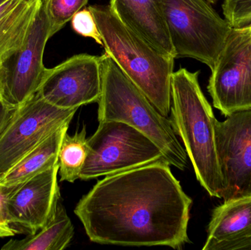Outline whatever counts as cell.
Instances as JSON below:
<instances>
[{
  "label": "cell",
  "mask_w": 251,
  "mask_h": 250,
  "mask_svg": "<svg viewBox=\"0 0 251 250\" xmlns=\"http://www.w3.org/2000/svg\"><path fill=\"white\" fill-rule=\"evenodd\" d=\"M159 161L166 160L147 136L122 122H100L87 139L86 158L79 179H97Z\"/></svg>",
  "instance_id": "8992f818"
},
{
  "label": "cell",
  "mask_w": 251,
  "mask_h": 250,
  "mask_svg": "<svg viewBox=\"0 0 251 250\" xmlns=\"http://www.w3.org/2000/svg\"><path fill=\"white\" fill-rule=\"evenodd\" d=\"M69 125H65L43 141L17 164L0 176V184L19 186L58 164L59 151Z\"/></svg>",
  "instance_id": "2e32d148"
},
{
  "label": "cell",
  "mask_w": 251,
  "mask_h": 250,
  "mask_svg": "<svg viewBox=\"0 0 251 250\" xmlns=\"http://www.w3.org/2000/svg\"><path fill=\"white\" fill-rule=\"evenodd\" d=\"M50 38V25L42 3L25 45L0 68V92L13 107H20L39 89L47 69L43 59Z\"/></svg>",
  "instance_id": "30bf717a"
},
{
  "label": "cell",
  "mask_w": 251,
  "mask_h": 250,
  "mask_svg": "<svg viewBox=\"0 0 251 250\" xmlns=\"http://www.w3.org/2000/svg\"><path fill=\"white\" fill-rule=\"evenodd\" d=\"M176 58L194 59L212 70L231 27L206 0H159Z\"/></svg>",
  "instance_id": "5b68a950"
},
{
  "label": "cell",
  "mask_w": 251,
  "mask_h": 250,
  "mask_svg": "<svg viewBox=\"0 0 251 250\" xmlns=\"http://www.w3.org/2000/svg\"><path fill=\"white\" fill-rule=\"evenodd\" d=\"M27 1H35V0H27Z\"/></svg>",
  "instance_id": "d4e9b609"
},
{
  "label": "cell",
  "mask_w": 251,
  "mask_h": 250,
  "mask_svg": "<svg viewBox=\"0 0 251 250\" xmlns=\"http://www.w3.org/2000/svg\"><path fill=\"white\" fill-rule=\"evenodd\" d=\"M88 8L101 34L104 54L114 60L161 114L168 117L175 57L127 27L110 6L95 4Z\"/></svg>",
  "instance_id": "3957f363"
},
{
  "label": "cell",
  "mask_w": 251,
  "mask_h": 250,
  "mask_svg": "<svg viewBox=\"0 0 251 250\" xmlns=\"http://www.w3.org/2000/svg\"><path fill=\"white\" fill-rule=\"evenodd\" d=\"M43 0H0V65L25 45Z\"/></svg>",
  "instance_id": "9a60e30c"
},
{
  "label": "cell",
  "mask_w": 251,
  "mask_h": 250,
  "mask_svg": "<svg viewBox=\"0 0 251 250\" xmlns=\"http://www.w3.org/2000/svg\"><path fill=\"white\" fill-rule=\"evenodd\" d=\"M249 26H250V28H251V24H250V25H249Z\"/></svg>",
  "instance_id": "4316f807"
},
{
  "label": "cell",
  "mask_w": 251,
  "mask_h": 250,
  "mask_svg": "<svg viewBox=\"0 0 251 250\" xmlns=\"http://www.w3.org/2000/svg\"><path fill=\"white\" fill-rule=\"evenodd\" d=\"M193 201L166 161L106 176L75 207L91 242L181 249Z\"/></svg>",
  "instance_id": "6da1fadb"
},
{
  "label": "cell",
  "mask_w": 251,
  "mask_h": 250,
  "mask_svg": "<svg viewBox=\"0 0 251 250\" xmlns=\"http://www.w3.org/2000/svg\"><path fill=\"white\" fill-rule=\"evenodd\" d=\"M222 10L224 19L231 27H243L251 23V0H224Z\"/></svg>",
  "instance_id": "ffe728a7"
},
{
  "label": "cell",
  "mask_w": 251,
  "mask_h": 250,
  "mask_svg": "<svg viewBox=\"0 0 251 250\" xmlns=\"http://www.w3.org/2000/svg\"><path fill=\"white\" fill-rule=\"evenodd\" d=\"M206 1H207L208 2L210 3V4H216L219 0H206Z\"/></svg>",
  "instance_id": "cb8c5ba5"
},
{
  "label": "cell",
  "mask_w": 251,
  "mask_h": 250,
  "mask_svg": "<svg viewBox=\"0 0 251 250\" xmlns=\"http://www.w3.org/2000/svg\"><path fill=\"white\" fill-rule=\"evenodd\" d=\"M215 142L222 179L221 199L251 196V108L215 122Z\"/></svg>",
  "instance_id": "9c48e42d"
},
{
  "label": "cell",
  "mask_w": 251,
  "mask_h": 250,
  "mask_svg": "<svg viewBox=\"0 0 251 250\" xmlns=\"http://www.w3.org/2000/svg\"><path fill=\"white\" fill-rule=\"evenodd\" d=\"M88 0H43V7L50 25V38L63 29Z\"/></svg>",
  "instance_id": "d6986e66"
},
{
  "label": "cell",
  "mask_w": 251,
  "mask_h": 250,
  "mask_svg": "<svg viewBox=\"0 0 251 250\" xmlns=\"http://www.w3.org/2000/svg\"><path fill=\"white\" fill-rule=\"evenodd\" d=\"M77 110L56 107L38 92L17 107L0 134V176L57 129L70 124Z\"/></svg>",
  "instance_id": "52a82bcc"
},
{
  "label": "cell",
  "mask_w": 251,
  "mask_h": 250,
  "mask_svg": "<svg viewBox=\"0 0 251 250\" xmlns=\"http://www.w3.org/2000/svg\"><path fill=\"white\" fill-rule=\"evenodd\" d=\"M75 235V228L63 204L58 203L55 215L45 227L25 239H10L2 250H62Z\"/></svg>",
  "instance_id": "e0dca14e"
},
{
  "label": "cell",
  "mask_w": 251,
  "mask_h": 250,
  "mask_svg": "<svg viewBox=\"0 0 251 250\" xmlns=\"http://www.w3.org/2000/svg\"><path fill=\"white\" fill-rule=\"evenodd\" d=\"M98 120L126 123L151 139L167 162L180 170L188 166L187 154L171 120L161 114L143 92L107 54L101 61V92Z\"/></svg>",
  "instance_id": "277c9868"
},
{
  "label": "cell",
  "mask_w": 251,
  "mask_h": 250,
  "mask_svg": "<svg viewBox=\"0 0 251 250\" xmlns=\"http://www.w3.org/2000/svg\"><path fill=\"white\" fill-rule=\"evenodd\" d=\"M86 126L73 136L66 132L59 151V172L60 182L74 183L79 179L81 169L87 155Z\"/></svg>",
  "instance_id": "ac0fdd59"
},
{
  "label": "cell",
  "mask_w": 251,
  "mask_h": 250,
  "mask_svg": "<svg viewBox=\"0 0 251 250\" xmlns=\"http://www.w3.org/2000/svg\"><path fill=\"white\" fill-rule=\"evenodd\" d=\"M102 55L76 54L52 68H47L37 92L50 104L79 109L98 102L101 92Z\"/></svg>",
  "instance_id": "8fae6325"
},
{
  "label": "cell",
  "mask_w": 251,
  "mask_h": 250,
  "mask_svg": "<svg viewBox=\"0 0 251 250\" xmlns=\"http://www.w3.org/2000/svg\"><path fill=\"white\" fill-rule=\"evenodd\" d=\"M200 71L181 68L171 78V120L184 145L197 180L211 197L221 199L223 184L215 142V118L199 84Z\"/></svg>",
  "instance_id": "7a4b0ae2"
},
{
  "label": "cell",
  "mask_w": 251,
  "mask_h": 250,
  "mask_svg": "<svg viewBox=\"0 0 251 250\" xmlns=\"http://www.w3.org/2000/svg\"><path fill=\"white\" fill-rule=\"evenodd\" d=\"M203 250H251V196L224 201L212 213Z\"/></svg>",
  "instance_id": "4fadbf2b"
},
{
  "label": "cell",
  "mask_w": 251,
  "mask_h": 250,
  "mask_svg": "<svg viewBox=\"0 0 251 250\" xmlns=\"http://www.w3.org/2000/svg\"><path fill=\"white\" fill-rule=\"evenodd\" d=\"M16 107L9 104L0 95V134L4 130L7 122L13 115Z\"/></svg>",
  "instance_id": "603a6c76"
},
{
  "label": "cell",
  "mask_w": 251,
  "mask_h": 250,
  "mask_svg": "<svg viewBox=\"0 0 251 250\" xmlns=\"http://www.w3.org/2000/svg\"><path fill=\"white\" fill-rule=\"evenodd\" d=\"M12 189L13 187L0 184V238L12 237L16 233L7 216V200Z\"/></svg>",
  "instance_id": "7402d4cb"
},
{
  "label": "cell",
  "mask_w": 251,
  "mask_h": 250,
  "mask_svg": "<svg viewBox=\"0 0 251 250\" xmlns=\"http://www.w3.org/2000/svg\"><path fill=\"white\" fill-rule=\"evenodd\" d=\"M207 90L225 116L251 108V29L232 28L215 66Z\"/></svg>",
  "instance_id": "ba28073f"
},
{
  "label": "cell",
  "mask_w": 251,
  "mask_h": 250,
  "mask_svg": "<svg viewBox=\"0 0 251 250\" xmlns=\"http://www.w3.org/2000/svg\"><path fill=\"white\" fill-rule=\"evenodd\" d=\"M0 68H1V65H0ZM0 95H1V92H0Z\"/></svg>",
  "instance_id": "484cf974"
},
{
  "label": "cell",
  "mask_w": 251,
  "mask_h": 250,
  "mask_svg": "<svg viewBox=\"0 0 251 250\" xmlns=\"http://www.w3.org/2000/svg\"><path fill=\"white\" fill-rule=\"evenodd\" d=\"M72 26L74 30L82 36L91 38L97 44L103 45L101 34L99 31L92 12L88 8L79 10L72 19Z\"/></svg>",
  "instance_id": "44dd1931"
},
{
  "label": "cell",
  "mask_w": 251,
  "mask_h": 250,
  "mask_svg": "<svg viewBox=\"0 0 251 250\" xmlns=\"http://www.w3.org/2000/svg\"><path fill=\"white\" fill-rule=\"evenodd\" d=\"M109 6L127 27L176 58L159 0H110Z\"/></svg>",
  "instance_id": "5bb4252c"
},
{
  "label": "cell",
  "mask_w": 251,
  "mask_h": 250,
  "mask_svg": "<svg viewBox=\"0 0 251 250\" xmlns=\"http://www.w3.org/2000/svg\"><path fill=\"white\" fill-rule=\"evenodd\" d=\"M59 163L19 186L7 200L9 223L16 233L34 234L55 215L60 201Z\"/></svg>",
  "instance_id": "7c38bea8"
}]
</instances>
